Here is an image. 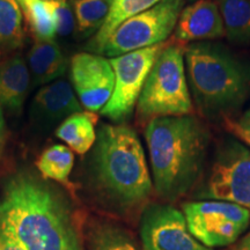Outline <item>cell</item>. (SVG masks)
<instances>
[{
    "mask_svg": "<svg viewBox=\"0 0 250 250\" xmlns=\"http://www.w3.org/2000/svg\"><path fill=\"white\" fill-rule=\"evenodd\" d=\"M225 34L236 44L250 43V0H215Z\"/></svg>",
    "mask_w": 250,
    "mask_h": 250,
    "instance_id": "obj_18",
    "label": "cell"
},
{
    "mask_svg": "<svg viewBox=\"0 0 250 250\" xmlns=\"http://www.w3.org/2000/svg\"><path fill=\"white\" fill-rule=\"evenodd\" d=\"M90 250H144L129 232L116 225L102 224L90 234Z\"/></svg>",
    "mask_w": 250,
    "mask_h": 250,
    "instance_id": "obj_22",
    "label": "cell"
},
{
    "mask_svg": "<svg viewBox=\"0 0 250 250\" xmlns=\"http://www.w3.org/2000/svg\"><path fill=\"white\" fill-rule=\"evenodd\" d=\"M31 81L28 65L20 55L0 64V107L18 114L22 110Z\"/></svg>",
    "mask_w": 250,
    "mask_h": 250,
    "instance_id": "obj_14",
    "label": "cell"
},
{
    "mask_svg": "<svg viewBox=\"0 0 250 250\" xmlns=\"http://www.w3.org/2000/svg\"><path fill=\"white\" fill-rule=\"evenodd\" d=\"M51 9L56 24V33L59 36H68L76 27L74 11L68 0H46Z\"/></svg>",
    "mask_w": 250,
    "mask_h": 250,
    "instance_id": "obj_24",
    "label": "cell"
},
{
    "mask_svg": "<svg viewBox=\"0 0 250 250\" xmlns=\"http://www.w3.org/2000/svg\"><path fill=\"white\" fill-rule=\"evenodd\" d=\"M184 0H161L118 26L98 55L112 58L164 43L175 30Z\"/></svg>",
    "mask_w": 250,
    "mask_h": 250,
    "instance_id": "obj_6",
    "label": "cell"
},
{
    "mask_svg": "<svg viewBox=\"0 0 250 250\" xmlns=\"http://www.w3.org/2000/svg\"><path fill=\"white\" fill-rule=\"evenodd\" d=\"M74 165V155L64 145H54L46 148L37 160V168L44 179L70 186V175Z\"/></svg>",
    "mask_w": 250,
    "mask_h": 250,
    "instance_id": "obj_19",
    "label": "cell"
},
{
    "mask_svg": "<svg viewBox=\"0 0 250 250\" xmlns=\"http://www.w3.org/2000/svg\"><path fill=\"white\" fill-rule=\"evenodd\" d=\"M226 36L220 12L213 0H197L181 12L175 39L180 42H202Z\"/></svg>",
    "mask_w": 250,
    "mask_h": 250,
    "instance_id": "obj_13",
    "label": "cell"
},
{
    "mask_svg": "<svg viewBox=\"0 0 250 250\" xmlns=\"http://www.w3.org/2000/svg\"><path fill=\"white\" fill-rule=\"evenodd\" d=\"M80 111L81 103L71 83L61 78L39 89L30 105V120L40 129H51Z\"/></svg>",
    "mask_w": 250,
    "mask_h": 250,
    "instance_id": "obj_12",
    "label": "cell"
},
{
    "mask_svg": "<svg viewBox=\"0 0 250 250\" xmlns=\"http://www.w3.org/2000/svg\"><path fill=\"white\" fill-rule=\"evenodd\" d=\"M70 72L81 104L94 114L101 111L115 87V74L109 59L98 54L80 52L72 57Z\"/></svg>",
    "mask_w": 250,
    "mask_h": 250,
    "instance_id": "obj_11",
    "label": "cell"
},
{
    "mask_svg": "<svg viewBox=\"0 0 250 250\" xmlns=\"http://www.w3.org/2000/svg\"><path fill=\"white\" fill-rule=\"evenodd\" d=\"M112 0H74L73 11L76 24L80 33L96 31L107 20Z\"/></svg>",
    "mask_w": 250,
    "mask_h": 250,
    "instance_id": "obj_21",
    "label": "cell"
},
{
    "mask_svg": "<svg viewBox=\"0 0 250 250\" xmlns=\"http://www.w3.org/2000/svg\"><path fill=\"white\" fill-rule=\"evenodd\" d=\"M160 1L161 0H112L107 20L87 44L86 49L90 52L98 54L101 46L118 26H121L127 19L152 8Z\"/></svg>",
    "mask_w": 250,
    "mask_h": 250,
    "instance_id": "obj_17",
    "label": "cell"
},
{
    "mask_svg": "<svg viewBox=\"0 0 250 250\" xmlns=\"http://www.w3.org/2000/svg\"><path fill=\"white\" fill-rule=\"evenodd\" d=\"M183 214L192 236L208 248L235 242L250 223L247 208L225 201L187 203Z\"/></svg>",
    "mask_w": 250,
    "mask_h": 250,
    "instance_id": "obj_7",
    "label": "cell"
},
{
    "mask_svg": "<svg viewBox=\"0 0 250 250\" xmlns=\"http://www.w3.org/2000/svg\"><path fill=\"white\" fill-rule=\"evenodd\" d=\"M0 147H1V144H0Z\"/></svg>",
    "mask_w": 250,
    "mask_h": 250,
    "instance_id": "obj_30",
    "label": "cell"
},
{
    "mask_svg": "<svg viewBox=\"0 0 250 250\" xmlns=\"http://www.w3.org/2000/svg\"><path fill=\"white\" fill-rule=\"evenodd\" d=\"M140 240L144 250H212L197 241L183 212L169 204H152L144 210Z\"/></svg>",
    "mask_w": 250,
    "mask_h": 250,
    "instance_id": "obj_10",
    "label": "cell"
},
{
    "mask_svg": "<svg viewBox=\"0 0 250 250\" xmlns=\"http://www.w3.org/2000/svg\"><path fill=\"white\" fill-rule=\"evenodd\" d=\"M0 220L24 250H85L64 196L31 174L4 183Z\"/></svg>",
    "mask_w": 250,
    "mask_h": 250,
    "instance_id": "obj_1",
    "label": "cell"
},
{
    "mask_svg": "<svg viewBox=\"0 0 250 250\" xmlns=\"http://www.w3.org/2000/svg\"><path fill=\"white\" fill-rule=\"evenodd\" d=\"M153 188L161 198L175 202L202 176L210 133L193 115L159 117L145 129Z\"/></svg>",
    "mask_w": 250,
    "mask_h": 250,
    "instance_id": "obj_2",
    "label": "cell"
},
{
    "mask_svg": "<svg viewBox=\"0 0 250 250\" xmlns=\"http://www.w3.org/2000/svg\"><path fill=\"white\" fill-rule=\"evenodd\" d=\"M165 46L161 43L109 59L115 74V87L110 100L100 111L102 116L115 123L130 118L149 72Z\"/></svg>",
    "mask_w": 250,
    "mask_h": 250,
    "instance_id": "obj_8",
    "label": "cell"
},
{
    "mask_svg": "<svg viewBox=\"0 0 250 250\" xmlns=\"http://www.w3.org/2000/svg\"><path fill=\"white\" fill-rule=\"evenodd\" d=\"M98 116L90 111H80L62 121L56 130V136L62 140L71 151L85 154L95 145Z\"/></svg>",
    "mask_w": 250,
    "mask_h": 250,
    "instance_id": "obj_16",
    "label": "cell"
},
{
    "mask_svg": "<svg viewBox=\"0 0 250 250\" xmlns=\"http://www.w3.org/2000/svg\"><path fill=\"white\" fill-rule=\"evenodd\" d=\"M21 9L37 41H54L56 24L46 0H28Z\"/></svg>",
    "mask_w": 250,
    "mask_h": 250,
    "instance_id": "obj_23",
    "label": "cell"
},
{
    "mask_svg": "<svg viewBox=\"0 0 250 250\" xmlns=\"http://www.w3.org/2000/svg\"><path fill=\"white\" fill-rule=\"evenodd\" d=\"M193 104L186 76L184 49L165 46L149 72L137 102L138 120L192 115Z\"/></svg>",
    "mask_w": 250,
    "mask_h": 250,
    "instance_id": "obj_5",
    "label": "cell"
},
{
    "mask_svg": "<svg viewBox=\"0 0 250 250\" xmlns=\"http://www.w3.org/2000/svg\"><path fill=\"white\" fill-rule=\"evenodd\" d=\"M225 125L237 138L250 146V108L243 112L237 120L226 118Z\"/></svg>",
    "mask_w": 250,
    "mask_h": 250,
    "instance_id": "obj_25",
    "label": "cell"
},
{
    "mask_svg": "<svg viewBox=\"0 0 250 250\" xmlns=\"http://www.w3.org/2000/svg\"><path fill=\"white\" fill-rule=\"evenodd\" d=\"M240 250H250V230L240 243Z\"/></svg>",
    "mask_w": 250,
    "mask_h": 250,
    "instance_id": "obj_28",
    "label": "cell"
},
{
    "mask_svg": "<svg viewBox=\"0 0 250 250\" xmlns=\"http://www.w3.org/2000/svg\"><path fill=\"white\" fill-rule=\"evenodd\" d=\"M198 196L234 203L250 212V149L234 140L223 144Z\"/></svg>",
    "mask_w": 250,
    "mask_h": 250,
    "instance_id": "obj_9",
    "label": "cell"
},
{
    "mask_svg": "<svg viewBox=\"0 0 250 250\" xmlns=\"http://www.w3.org/2000/svg\"><path fill=\"white\" fill-rule=\"evenodd\" d=\"M195 104L210 120L228 118L250 92V64L225 46L202 41L184 49Z\"/></svg>",
    "mask_w": 250,
    "mask_h": 250,
    "instance_id": "obj_4",
    "label": "cell"
},
{
    "mask_svg": "<svg viewBox=\"0 0 250 250\" xmlns=\"http://www.w3.org/2000/svg\"><path fill=\"white\" fill-rule=\"evenodd\" d=\"M0 250H24L21 243L0 220Z\"/></svg>",
    "mask_w": 250,
    "mask_h": 250,
    "instance_id": "obj_26",
    "label": "cell"
},
{
    "mask_svg": "<svg viewBox=\"0 0 250 250\" xmlns=\"http://www.w3.org/2000/svg\"><path fill=\"white\" fill-rule=\"evenodd\" d=\"M5 134V118H4V110L0 107V144L2 143V138Z\"/></svg>",
    "mask_w": 250,
    "mask_h": 250,
    "instance_id": "obj_27",
    "label": "cell"
},
{
    "mask_svg": "<svg viewBox=\"0 0 250 250\" xmlns=\"http://www.w3.org/2000/svg\"><path fill=\"white\" fill-rule=\"evenodd\" d=\"M28 68L34 86H44L64 76L67 62L54 41H37L28 52Z\"/></svg>",
    "mask_w": 250,
    "mask_h": 250,
    "instance_id": "obj_15",
    "label": "cell"
},
{
    "mask_svg": "<svg viewBox=\"0 0 250 250\" xmlns=\"http://www.w3.org/2000/svg\"><path fill=\"white\" fill-rule=\"evenodd\" d=\"M196 1H197V0H196Z\"/></svg>",
    "mask_w": 250,
    "mask_h": 250,
    "instance_id": "obj_31",
    "label": "cell"
},
{
    "mask_svg": "<svg viewBox=\"0 0 250 250\" xmlns=\"http://www.w3.org/2000/svg\"><path fill=\"white\" fill-rule=\"evenodd\" d=\"M93 167L103 196L121 210L138 208L154 189L142 143L136 131L125 125L100 126Z\"/></svg>",
    "mask_w": 250,
    "mask_h": 250,
    "instance_id": "obj_3",
    "label": "cell"
},
{
    "mask_svg": "<svg viewBox=\"0 0 250 250\" xmlns=\"http://www.w3.org/2000/svg\"><path fill=\"white\" fill-rule=\"evenodd\" d=\"M22 41V9L17 0H0V50L18 49Z\"/></svg>",
    "mask_w": 250,
    "mask_h": 250,
    "instance_id": "obj_20",
    "label": "cell"
},
{
    "mask_svg": "<svg viewBox=\"0 0 250 250\" xmlns=\"http://www.w3.org/2000/svg\"><path fill=\"white\" fill-rule=\"evenodd\" d=\"M17 1L19 2V5H20V7H22V6L26 4L28 0H17Z\"/></svg>",
    "mask_w": 250,
    "mask_h": 250,
    "instance_id": "obj_29",
    "label": "cell"
}]
</instances>
